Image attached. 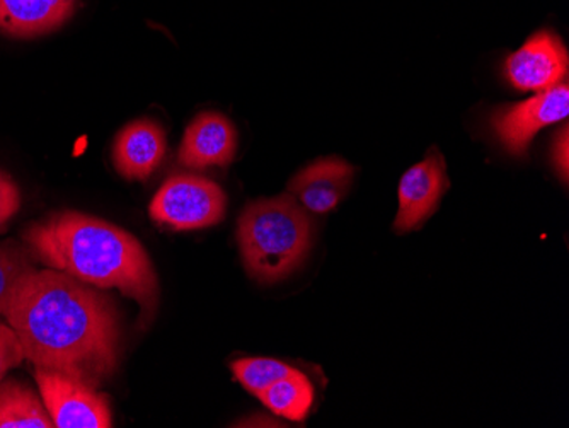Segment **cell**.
I'll return each instance as SVG.
<instances>
[{
  "instance_id": "6da1fadb",
  "label": "cell",
  "mask_w": 569,
  "mask_h": 428,
  "mask_svg": "<svg viewBox=\"0 0 569 428\" xmlns=\"http://www.w3.org/2000/svg\"><path fill=\"white\" fill-rule=\"evenodd\" d=\"M24 359L91 386L108 381L121 356L120 315L99 287L44 268L19 280L4 311Z\"/></svg>"
},
{
  "instance_id": "7a4b0ae2",
  "label": "cell",
  "mask_w": 569,
  "mask_h": 428,
  "mask_svg": "<svg viewBox=\"0 0 569 428\" xmlns=\"http://www.w3.org/2000/svg\"><path fill=\"white\" fill-rule=\"evenodd\" d=\"M34 260L99 289H117L139 302L143 325L158 311L159 282L136 236L88 213H51L24 232Z\"/></svg>"
},
{
  "instance_id": "3957f363",
  "label": "cell",
  "mask_w": 569,
  "mask_h": 428,
  "mask_svg": "<svg viewBox=\"0 0 569 428\" xmlns=\"http://www.w3.org/2000/svg\"><path fill=\"white\" fill-rule=\"evenodd\" d=\"M312 241L307 210L287 191L263 198L242 210L238 223V242L242 261L252 279L274 283L292 273Z\"/></svg>"
},
{
  "instance_id": "277c9868",
  "label": "cell",
  "mask_w": 569,
  "mask_h": 428,
  "mask_svg": "<svg viewBox=\"0 0 569 428\" xmlns=\"http://www.w3.org/2000/svg\"><path fill=\"white\" fill-rule=\"evenodd\" d=\"M227 198L212 180L193 175L171 176L149 206L153 222L172 231L216 226L226 216Z\"/></svg>"
},
{
  "instance_id": "5b68a950",
  "label": "cell",
  "mask_w": 569,
  "mask_h": 428,
  "mask_svg": "<svg viewBox=\"0 0 569 428\" xmlns=\"http://www.w3.org/2000/svg\"><path fill=\"white\" fill-rule=\"evenodd\" d=\"M34 379L56 428H108L113 424L108 396L96 386L43 367H37Z\"/></svg>"
},
{
  "instance_id": "8992f818",
  "label": "cell",
  "mask_w": 569,
  "mask_h": 428,
  "mask_svg": "<svg viewBox=\"0 0 569 428\" xmlns=\"http://www.w3.org/2000/svg\"><path fill=\"white\" fill-rule=\"evenodd\" d=\"M568 115L569 88L568 84H559L548 91L537 92L522 103L495 111L491 127L511 155L526 156L539 130L565 121Z\"/></svg>"
},
{
  "instance_id": "52a82bcc",
  "label": "cell",
  "mask_w": 569,
  "mask_h": 428,
  "mask_svg": "<svg viewBox=\"0 0 569 428\" xmlns=\"http://www.w3.org/2000/svg\"><path fill=\"white\" fill-rule=\"evenodd\" d=\"M568 50L558 34L539 31L505 63L508 81L519 91H548L568 76Z\"/></svg>"
},
{
  "instance_id": "ba28073f",
  "label": "cell",
  "mask_w": 569,
  "mask_h": 428,
  "mask_svg": "<svg viewBox=\"0 0 569 428\" xmlns=\"http://www.w3.org/2000/svg\"><path fill=\"white\" fill-rule=\"evenodd\" d=\"M450 188L446 159L431 150L425 161L409 168L399 185V212L395 229L399 235L415 231L433 216L443 193Z\"/></svg>"
},
{
  "instance_id": "9c48e42d",
  "label": "cell",
  "mask_w": 569,
  "mask_h": 428,
  "mask_svg": "<svg viewBox=\"0 0 569 428\" xmlns=\"http://www.w3.org/2000/svg\"><path fill=\"white\" fill-rule=\"evenodd\" d=\"M238 149L234 125L223 115L204 111L198 115L184 132L179 147V165L190 169L223 168L232 162Z\"/></svg>"
},
{
  "instance_id": "30bf717a",
  "label": "cell",
  "mask_w": 569,
  "mask_h": 428,
  "mask_svg": "<svg viewBox=\"0 0 569 428\" xmlns=\"http://www.w3.org/2000/svg\"><path fill=\"white\" fill-rule=\"evenodd\" d=\"M168 149L164 130L158 121H130L114 137L113 165L124 180L146 181L158 171Z\"/></svg>"
},
{
  "instance_id": "8fae6325",
  "label": "cell",
  "mask_w": 569,
  "mask_h": 428,
  "mask_svg": "<svg viewBox=\"0 0 569 428\" xmlns=\"http://www.w3.org/2000/svg\"><path fill=\"white\" fill-rule=\"evenodd\" d=\"M353 172V168L341 159H321L297 172L287 191L303 209L322 216L332 212L343 200Z\"/></svg>"
},
{
  "instance_id": "7c38bea8",
  "label": "cell",
  "mask_w": 569,
  "mask_h": 428,
  "mask_svg": "<svg viewBox=\"0 0 569 428\" xmlns=\"http://www.w3.org/2000/svg\"><path fill=\"white\" fill-rule=\"evenodd\" d=\"M79 4L81 0H0V33L24 40L53 33Z\"/></svg>"
},
{
  "instance_id": "4fadbf2b",
  "label": "cell",
  "mask_w": 569,
  "mask_h": 428,
  "mask_svg": "<svg viewBox=\"0 0 569 428\" xmlns=\"http://www.w3.org/2000/svg\"><path fill=\"white\" fill-rule=\"evenodd\" d=\"M56 427L43 399L30 386L16 379L0 382V428Z\"/></svg>"
},
{
  "instance_id": "5bb4252c",
  "label": "cell",
  "mask_w": 569,
  "mask_h": 428,
  "mask_svg": "<svg viewBox=\"0 0 569 428\" xmlns=\"http://www.w3.org/2000/svg\"><path fill=\"white\" fill-rule=\"evenodd\" d=\"M258 398L278 417L302 421L315 402V388L300 370H296L264 389Z\"/></svg>"
},
{
  "instance_id": "9a60e30c",
  "label": "cell",
  "mask_w": 569,
  "mask_h": 428,
  "mask_svg": "<svg viewBox=\"0 0 569 428\" xmlns=\"http://www.w3.org/2000/svg\"><path fill=\"white\" fill-rule=\"evenodd\" d=\"M297 369L280 362L277 359H264V357H256V359H239L232 364V372L236 379L241 382L242 388L251 395L260 396L264 389L270 388L274 382L280 381L283 377L290 376Z\"/></svg>"
},
{
  "instance_id": "2e32d148",
  "label": "cell",
  "mask_w": 569,
  "mask_h": 428,
  "mask_svg": "<svg viewBox=\"0 0 569 428\" xmlns=\"http://www.w3.org/2000/svg\"><path fill=\"white\" fill-rule=\"evenodd\" d=\"M33 260L28 246L16 241H6L0 245V315L4 316L9 299L19 280L28 271L34 270Z\"/></svg>"
},
{
  "instance_id": "e0dca14e",
  "label": "cell",
  "mask_w": 569,
  "mask_h": 428,
  "mask_svg": "<svg viewBox=\"0 0 569 428\" xmlns=\"http://www.w3.org/2000/svg\"><path fill=\"white\" fill-rule=\"evenodd\" d=\"M22 359H24V351L14 330L11 326L0 322V382L12 367L21 364Z\"/></svg>"
},
{
  "instance_id": "ac0fdd59",
  "label": "cell",
  "mask_w": 569,
  "mask_h": 428,
  "mask_svg": "<svg viewBox=\"0 0 569 428\" xmlns=\"http://www.w3.org/2000/svg\"><path fill=\"white\" fill-rule=\"evenodd\" d=\"M21 207V191L8 172L0 169V232L8 228Z\"/></svg>"
},
{
  "instance_id": "d6986e66",
  "label": "cell",
  "mask_w": 569,
  "mask_h": 428,
  "mask_svg": "<svg viewBox=\"0 0 569 428\" xmlns=\"http://www.w3.org/2000/svg\"><path fill=\"white\" fill-rule=\"evenodd\" d=\"M555 166L561 175L562 181H568L569 176V129L568 125L562 127L561 133L556 139L555 150H552Z\"/></svg>"
}]
</instances>
